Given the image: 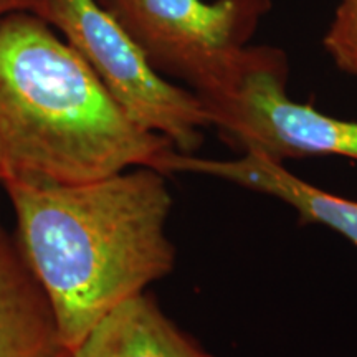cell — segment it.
<instances>
[{
  "label": "cell",
  "instance_id": "obj_7",
  "mask_svg": "<svg viewBox=\"0 0 357 357\" xmlns=\"http://www.w3.org/2000/svg\"><path fill=\"white\" fill-rule=\"evenodd\" d=\"M0 357H71L52 307L0 222Z\"/></svg>",
  "mask_w": 357,
  "mask_h": 357
},
{
  "label": "cell",
  "instance_id": "obj_9",
  "mask_svg": "<svg viewBox=\"0 0 357 357\" xmlns=\"http://www.w3.org/2000/svg\"><path fill=\"white\" fill-rule=\"evenodd\" d=\"M323 48L337 70L357 77V0H337Z\"/></svg>",
  "mask_w": 357,
  "mask_h": 357
},
{
  "label": "cell",
  "instance_id": "obj_1",
  "mask_svg": "<svg viewBox=\"0 0 357 357\" xmlns=\"http://www.w3.org/2000/svg\"><path fill=\"white\" fill-rule=\"evenodd\" d=\"M17 248L73 352L108 312L171 275L166 174L132 167L78 184H2Z\"/></svg>",
  "mask_w": 357,
  "mask_h": 357
},
{
  "label": "cell",
  "instance_id": "obj_5",
  "mask_svg": "<svg viewBox=\"0 0 357 357\" xmlns=\"http://www.w3.org/2000/svg\"><path fill=\"white\" fill-rule=\"evenodd\" d=\"M43 19L82 56L134 123L166 137L178 153H197L208 128L202 100L155 71L96 0H47Z\"/></svg>",
  "mask_w": 357,
  "mask_h": 357
},
{
  "label": "cell",
  "instance_id": "obj_2",
  "mask_svg": "<svg viewBox=\"0 0 357 357\" xmlns=\"http://www.w3.org/2000/svg\"><path fill=\"white\" fill-rule=\"evenodd\" d=\"M169 149L119 108L47 20L15 13L0 22V185L154 169Z\"/></svg>",
  "mask_w": 357,
  "mask_h": 357
},
{
  "label": "cell",
  "instance_id": "obj_10",
  "mask_svg": "<svg viewBox=\"0 0 357 357\" xmlns=\"http://www.w3.org/2000/svg\"><path fill=\"white\" fill-rule=\"evenodd\" d=\"M47 12V0H0V22L15 13H33L45 17Z\"/></svg>",
  "mask_w": 357,
  "mask_h": 357
},
{
  "label": "cell",
  "instance_id": "obj_8",
  "mask_svg": "<svg viewBox=\"0 0 357 357\" xmlns=\"http://www.w3.org/2000/svg\"><path fill=\"white\" fill-rule=\"evenodd\" d=\"M71 357H215L169 318L149 294L129 298L102 318Z\"/></svg>",
  "mask_w": 357,
  "mask_h": 357
},
{
  "label": "cell",
  "instance_id": "obj_4",
  "mask_svg": "<svg viewBox=\"0 0 357 357\" xmlns=\"http://www.w3.org/2000/svg\"><path fill=\"white\" fill-rule=\"evenodd\" d=\"M162 77L211 95L252 45L273 0H96Z\"/></svg>",
  "mask_w": 357,
  "mask_h": 357
},
{
  "label": "cell",
  "instance_id": "obj_6",
  "mask_svg": "<svg viewBox=\"0 0 357 357\" xmlns=\"http://www.w3.org/2000/svg\"><path fill=\"white\" fill-rule=\"evenodd\" d=\"M154 169L166 176L187 172L215 177L270 195L294 208L303 225H324L357 247V200L312 185L289 172L284 164L255 154H240L236 159H208L169 149Z\"/></svg>",
  "mask_w": 357,
  "mask_h": 357
},
{
  "label": "cell",
  "instance_id": "obj_3",
  "mask_svg": "<svg viewBox=\"0 0 357 357\" xmlns=\"http://www.w3.org/2000/svg\"><path fill=\"white\" fill-rule=\"evenodd\" d=\"M287 52L248 45L225 83L202 96L208 126L240 154L273 162L339 155L357 162V121L334 118L288 95Z\"/></svg>",
  "mask_w": 357,
  "mask_h": 357
}]
</instances>
